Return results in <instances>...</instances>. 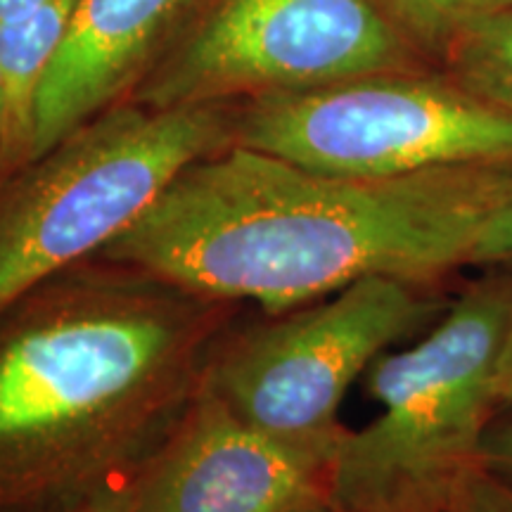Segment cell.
<instances>
[{
	"label": "cell",
	"mask_w": 512,
	"mask_h": 512,
	"mask_svg": "<svg viewBox=\"0 0 512 512\" xmlns=\"http://www.w3.org/2000/svg\"><path fill=\"white\" fill-rule=\"evenodd\" d=\"M133 503H136V482L110 486L72 512H133Z\"/></svg>",
	"instance_id": "obj_16"
},
{
	"label": "cell",
	"mask_w": 512,
	"mask_h": 512,
	"mask_svg": "<svg viewBox=\"0 0 512 512\" xmlns=\"http://www.w3.org/2000/svg\"><path fill=\"white\" fill-rule=\"evenodd\" d=\"M512 197V166L356 178L230 145L188 166L93 259L280 316L363 278L430 287L467 266Z\"/></svg>",
	"instance_id": "obj_2"
},
{
	"label": "cell",
	"mask_w": 512,
	"mask_h": 512,
	"mask_svg": "<svg viewBox=\"0 0 512 512\" xmlns=\"http://www.w3.org/2000/svg\"><path fill=\"white\" fill-rule=\"evenodd\" d=\"M377 5L418 53L441 57L472 24L512 10V0H377Z\"/></svg>",
	"instance_id": "obj_12"
},
{
	"label": "cell",
	"mask_w": 512,
	"mask_h": 512,
	"mask_svg": "<svg viewBox=\"0 0 512 512\" xmlns=\"http://www.w3.org/2000/svg\"><path fill=\"white\" fill-rule=\"evenodd\" d=\"M240 102L124 100L0 183V309L93 259L200 159L235 145Z\"/></svg>",
	"instance_id": "obj_4"
},
{
	"label": "cell",
	"mask_w": 512,
	"mask_h": 512,
	"mask_svg": "<svg viewBox=\"0 0 512 512\" xmlns=\"http://www.w3.org/2000/svg\"><path fill=\"white\" fill-rule=\"evenodd\" d=\"M76 5L79 0H46L29 17L0 24V72L8 110L3 181L31 159L38 93L69 34Z\"/></svg>",
	"instance_id": "obj_10"
},
{
	"label": "cell",
	"mask_w": 512,
	"mask_h": 512,
	"mask_svg": "<svg viewBox=\"0 0 512 512\" xmlns=\"http://www.w3.org/2000/svg\"><path fill=\"white\" fill-rule=\"evenodd\" d=\"M235 145L356 178L512 166V114L453 79L384 72L240 102Z\"/></svg>",
	"instance_id": "obj_6"
},
{
	"label": "cell",
	"mask_w": 512,
	"mask_h": 512,
	"mask_svg": "<svg viewBox=\"0 0 512 512\" xmlns=\"http://www.w3.org/2000/svg\"><path fill=\"white\" fill-rule=\"evenodd\" d=\"M192 5L195 0H79L38 93L31 159L131 98Z\"/></svg>",
	"instance_id": "obj_9"
},
{
	"label": "cell",
	"mask_w": 512,
	"mask_h": 512,
	"mask_svg": "<svg viewBox=\"0 0 512 512\" xmlns=\"http://www.w3.org/2000/svg\"><path fill=\"white\" fill-rule=\"evenodd\" d=\"M332 458L240 420L202 387L136 479L133 512H285L330 496Z\"/></svg>",
	"instance_id": "obj_8"
},
{
	"label": "cell",
	"mask_w": 512,
	"mask_h": 512,
	"mask_svg": "<svg viewBox=\"0 0 512 512\" xmlns=\"http://www.w3.org/2000/svg\"><path fill=\"white\" fill-rule=\"evenodd\" d=\"M512 406V316H510V330L508 339H505L501 366H498V408Z\"/></svg>",
	"instance_id": "obj_17"
},
{
	"label": "cell",
	"mask_w": 512,
	"mask_h": 512,
	"mask_svg": "<svg viewBox=\"0 0 512 512\" xmlns=\"http://www.w3.org/2000/svg\"><path fill=\"white\" fill-rule=\"evenodd\" d=\"M467 266L512 268V197L479 230Z\"/></svg>",
	"instance_id": "obj_14"
},
{
	"label": "cell",
	"mask_w": 512,
	"mask_h": 512,
	"mask_svg": "<svg viewBox=\"0 0 512 512\" xmlns=\"http://www.w3.org/2000/svg\"><path fill=\"white\" fill-rule=\"evenodd\" d=\"M448 512H512V484L479 465L460 484Z\"/></svg>",
	"instance_id": "obj_13"
},
{
	"label": "cell",
	"mask_w": 512,
	"mask_h": 512,
	"mask_svg": "<svg viewBox=\"0 0 512 512\" xmlns=\"http://www.w3.org/2000/svg\"><path fill=\"white\" fill-rule=\"evenodd\" d=\"M285 512H342L332 501L330 496H323V498H313V501H306V503H299L294 505V508L285 510Z\"/></svg>",
	"instance_id": "obj_20"
},
{
	"label": "cell",
	"mask_w": 512,
	"mask_h": 512,
	"mask_svg": "<svg viewBox=\"0 0 512 512\" xmlns=\"http://www.w3.org/2000/svg\"><path fill=\"white\" fill-rule=\"evenodd\" d=\"M418 69V48L377 0H195L128 100L245 102Z\"/></svg>",
	"instance_id": "obj_7"
},
{
	"label": "cell",
	"mask_w": 512,
	"mask_h": 512,
	"mask_svg": "<svg viewBox=\"0 0 512 512\" xmlns=\"http://www.w3.org/2000/svg\"><path fill=\"white\" fill-rule=\"evenodd\" d=\"M444 311L425 285L363 278L252 328L235 323L211 356L204 389L259 432L335 463L349 432L339 408L351 384Z\"/></svg>",
	"instance_id": "obj_5"
},
{
	"label": "cell",
	"mask_w": 512,
	"mask_h": 512,
	"mask_svg": "<svg viewBox=\"0 0 512 512\" xmlns=\"http://www.w3.org/2000/svg\"><path fill=\"white\" fill-rule=\"evenodd\" d=\"M512 316V271L458 294L413 347L366 373L380 415L349 430L330 470L342 512H448L479 467L498 408V366Z\"/></svg>",
	"instance_id": "obj_3"
},
{
	"label": "cell",
	"mask_w": 512,
	"mask_h": 512,
	"mask_svg": "<svg viewBox=\"0 0 512 512\" xmlns=\"http://www.w3.org/2000/svg\"><path fill=\"white\" fill-rule=\"evenodd\" d=\"M43 3L46 0H0V24L19 22V19L36 12Z\"/></svg>",
	"instance_id": "obj_18"
},
{
	"label": "cell",
	"mask_w": 512,
	"mask_h": 512,
	"mask_svg": "<svg viewBox=\"0 0 512 512\" xmlns=\"http://www.w3.org/2000/svg\"><path fill=\"white\" fill-rule=\"evenodd\" d=\"M238 316L240 304L107 259L0 309V512H72L136 482Z\"/></svg>",
	"instance_id": "obj_1"
},
{
	"label": "cell",
	"mask_w": 512,
	"mask_h": 512,
	"mask_svg": "<svg viewBox=\"0 0 512 512\" xmlns=\"http://www.w3.org/2000/svg\"><path fill=\"white\" fill-rule=\"evenodd\" d=\"M444 60L465 91L512 114V10L465 29Z\"/></svg>",
	"instance_id": "obj_11"
},
{
	"label": "cell",
	"mask_w": 512,
	"mask_h": 512,
	"mask_svg": "<svg viewBox=\"0 0 512 512\" xmlns=\"http://www.w3.org/2000/svg\"><path fill=\"white\" fill-rule=\"evenodd\" d=\"M479 465L512 484V418L491 422L479 451Z\"/></svg>",
	"instance_id": "obj_15"
},
{
	"label": "cell",
	"mask_w": 512,
	"mask_h": 512,
	"mask_svg": "<svg viewBox=\"0 0 512 512\" xmlns=\"http://www.w3.org/2000/svg\"><path fill=\"white\" fill-rule=\"evenodd\" d=\"M5 140H8V110H5V86L3 72H0V181H3L5 166Z\"/></svg>",
	"instance_id": "obj_19"
}]
</instances>
